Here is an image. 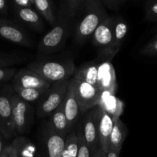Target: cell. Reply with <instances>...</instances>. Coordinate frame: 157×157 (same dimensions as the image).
Returning a JSON list of instances; mask_svg holds the SVG:
<instances>
[{"label": "cell", "mask_w": 157, "mask_h": 157, "mask_svg": "<svg viewBox=\"0 0 157 157\" xmlns=\"http://www.w3.org/2000/svg\"><path fill=\"white\" fill-rule=\"evenodd\" d=\"M12 121L16 134H24L31 121V109L29 102L22 99L17 94L12 95Z\"/></svg>", "instance_id": "obj_7"}, {"label": "cell", "mask_w": 157, "mask_h": 157, "mask_svg": "<svg viewBox=\"0 0 157 157\" xmlns=\"http://www.w3.org/2000/svg\"><path fill=\"white\" fill-rule=\"evenodd\" d=\"M71 82L80 107V111L89 110L99 105L102 90L84 81L72 77Z\"/></svg>", "instance_id": "obj_5"}, {"label": "cell", "mask_w": 157, "mask_h": 157, "mask_svg": "<svg viewBox=\"0 0 157 157\" xmlns=\"http://www.w3.org/2000/svg\"><path fill=\"white\" fill-rule=\"evenodd\" d=\"M0 37L14 44L32 47V41L29 34L17 23L0 17Z\"/></svg>", "instance_id": "obj_8"}, {"label": "cell", "mask_w": 157, "mask_h": 157, "mask_svg": "<svg viewBox=\"0 0 157 157\" xmlns=\"http://www.w3.org/2000/svg\"><path fill=\"white\" fill-rule=\"evenodd\" d=\"M154 38H157V32H156V34H155V37H154Z\"/></svg>", "instance_id": "obj_38"}, {"label": "cell", "mask_w": 157, "mask_h": 157, "mask_svg": "<svg viewBox=\"0 0 157 157\" xmlns=\"http://www.w3.org/2000/svg\"><path fill=\"white\" fill-rule=\"evenodd\" d=\"M23 140L24 138H17L12 144L5 147L1 157H19L20 149Z\"/></svg>", "instance_id": "obj_25"}, {"label": "cell", "mask_w": 157, "mask_h": 157, "mask_svg": "<svg viewBox=\"0 0 157 157\" xmlns=\"http://www.w3.org/2000/svg\"><path fill=\"white\" fill-rule=\"evenodd\" d=\"M4 144H3V140L2 137V135L0 134V157L2 156V153L3 149H4Z\"/></svg>", "instance_id": "obj_37"}, {"label": "cell", "mask_w": 157, "mask_h": 157, "mask_svg": "<svg viewBox=\"0 0 157 157\" xmlns=\"http://www.w3.org/2000/svg\"><path fill=\"white\" fill-rule=\"evenodd\" d=\"M121 150L122 149H118V150L109 149L106 153V157H119Z\"/></svg>", "instance_id": "obj_34"}, {"label": "cell", "mask_w": 157, "mask_h": 157, "mask_svg": "<svg viewBox=\"0 0 157 157\" xmlns=\"http://www.w3.org/2000/svg\"><path fill=\"white\" fill-rule=\"evenodd\" d=\"M62 107L66 119L69 123V128L70 130H72V127L76 123L78 115L81 111H80L79 104H78V100L75 96L73 86H72L70 79H69V84H68L66 95L62 101Z\"/></svg>", "instance_id": "obj_14"}, {"label": "cell", "mask_w": 157, "mask_h": 157, "mask_svg": "<svg viewBox=\"0 0 157 157\" xmlns=\"http://www.w3.org/2000/svg\"><path fill=\"white\" fill-rule=\"evenodd\" d=\"M51 84L38 74L28 67L17 71L12 78V87L48 89Z\"/></svg>", "instance_id": "obj_11"}, {"label": "cell", "mask_w": 157, "mask_h": 157, "mask_svg": "<svg viewBox=\"0 0 157 157\" xmlns=\"http://www.w3.org/2000/svg\"><path fill=\"white\" fill-rule=\"evenodd\" d=\"M17 70L15 67H0V84L7 82L13 78Z\"/></svg>", "instance_id": "obj_30"}, {"label": "cell", "mask_w": 157, "mask_h": 157, "mask_svg": "<svg viewBox=\"0 0 157 157\" xmlns=\"http://www.w3.org/2000/svg\"><path fill=\"white\" fill-rule=\"evenodd\" d=\"M49 122L51 123L54 130L59 134L67 136L69 132L71 131L63 110L62 103L51 113Z\"/></svg>", "instance_id": "obj_21"}, {"label": "cell", "mask_w": 157, "mask_h": 157, "mask_svg": "<svg viewBox=\"0 0 157 157\" xmlns=\"http://www.w3.org/2000/svg\"><path fill=\"white\" fill-rule=\"evenodd\" d=\"M99 61H93L84 64L74 72V78L84 81L95 87H99L98 80Z\"/></svg>", "instance_id": "obj_19"}, {"label": "cell", "mask_w": 157, "mask_h": 157, "mask_svg": "<svg viewBox=\"0 0 157 157\" xmlns=\"http://www.w3.org/2000/svg\"><path fill=\"white\" fill-rule=\"evenodd\" d=\"M17 18L21 22L34 30L40 31L43 29V21L39 13L31 7H18L15 9Z\"/></svg>", "instance_id": "obj_18"}, {"label": "cell", "mask_w": 157, "mask_h": 157, "mask_svg": "<svg viewBox=\"0 0 157 157\" xmlns=\"http://www.w3.org/2000/svg\"><path fill=\"white\" fill-rule=\"evenodd\" d=\"M77 134H78V150L77 157H91L92 153H91L90 150H89V147H88L87 144L85 140L82 130H78Z\"/></svg>", "instance_id": "obj_26"}, {"label": "cell", "mask_w": 157, "mask_h": 157, "mask_svg": "<svg viewBox=\"0 0 157 157\" xmlns=\"http://www.w3.org/2000/svg\"><path fill=\"white\" fill-rule=\"evenodd\" d=\"M101 107L99 105L91 108L85 119L82 132L85 140L90 150L91 153H93L98 148L99 145V124Z\"/></svg>", "instance_id": "obj_9"}, {"label": "cell", "mask_w": 157, "mask_h": 157, "mask_svg": "<svg viewBox=\"0 0 157 157\" xmlns=\"http://www.w3.org/2000/svg\"><path fill=\"white\" fill-rule=\"evenodd\" d=\"M69 79L53 83L42 95L37 107L38 117L50 116L51 113L62 103Z\"/></svg>", "instance_id": "obj_3"}, {"label": "cell", "mask_w": 157, "mask_h": 157, "mask_svg": "<svg viewBox=\"0 0 157 157\" xmlns=\"http://www.w3.org/2000/svg\"><path fill=\"white\" fill-rule=\"evenodd\" d=\"M67 10L69 16L74 17L81 9L84 0H66Z\"/></svg>", "instance_id": "obj_31"}, {"label": "cell", "mask_w": 157, "mask_h": 157, "mask_svg": "<svg viewBox=\"0 0 157 157\" xmlns=\"http://www.w3.org/2000/svg\"><path fill=\"white\" fill-rule=\"evenodd\" d=\"M12 95L9 87L0 90V134L6 139L16 134L12 121Z\"/></svg>", "instance_id": "obj_6"}, {"label": "cell", "mask_w": 157, "mask_h": 157, "mask_svg": "<svg viewBox=\"0 0 157 157\" xmlns=\"http://www.w3.org/2000/svg\"><path fill=\"white\" fill-rule=\"evenodd\" d=\"M146 19L157 21V0L149 1L146 6Z\"/></svg>", "instance_id": "obj_28"}, {"label": "cell", "mask_w": 157, "mask_h": 157, "mask_svg": "<svg viewBox=\"0 0 157 157\" xmlns=\"http://www.w3.org/2000/svg\"><path fill=\"white\" fill-rule=\"evenodd\" d=\"M19 157H24V156H22V155H20V153H19Z\"/></svg>", "instance_id": "obj_41"}, {"label": "cell", "mask_w": 157, "mask_h": 157, "mask_svg": "<svg viewBox=\"0 0 157 157\" xmlns=\"http://www.w3.org/2000/svg\"><path fill=\"white\" fill-rule=\"evenodd\" d=\"M8 10V5L6 0H0V14H6Z\"/></svg>", "instance_id": "obj_35"}, {"label": "cell", "mask_w": 157, "mask_h": 157, "mask_svg": "<svg viewBox=\"0 0 157 157\" xmlns=\"http://www.w3.org/2000/svg\"><path fill=\"white\" fill-rule=\"evenodd\" d=\"M21 61H22V58L15 55L0 53V67H9V66L18 64Z\"/></svg>", "instance_id": "obj_27"}, {"label": "cell", "mask_w": 157, "mask_h": 157, "mask_svg": "<svg viewBox=\"0 0 157 157\" xmlns=\"http://www.w3.org/2000/svg\"><path fill=\"white\" fill-rule=\"evenodd\" d=\"M78 150V137L75 131H70L66 136V144L62 157H77Z\"/></svg>", "instance_id": "obj_24"}, {"label": "cell", "mask_w": 157, "mask_h": 157, "mask_svg": "<svg viewBox=\"0 0 157 157\" xmlns=\"http://www.w3.org/2000/svg\"><path fill=\"white\" fill-rule=\"evenodd\" d=\"M52 26V29L42 37L38 44L39 53L50 54L58 50L66 40L68 32L67 20L59 16Z\"/></svg>", "instance_id": "obj_4"}, {"label": "cell", "mask_w": 157, "mask_h": 157, "mask_svg": "<svg viewBox=\"0 0 157 157\" xmlns=\"http://www.w3.org/2000/svg\"><path fill=\"white\" fill-rule=\"evenodd\" d=\"M104 6L110 9H117L126 0H101Z\"/></svg>", "instance_id": "obj_32"}, {"label": "cell", "mask_w": 157, "mask_h": 157, "mask_svg": "<svg viewBox=\"0 0 157 157\" xmlns=\"http://www.w3.org/2000/svg\"><path fill=\"white\" fill-rule=\"evenodd\" d=\"M99 106L115 121L123 113L124 104L123 101L115 96V94L108 90H103L101 93Z\"/></svg>", "instance_id": "obj_15"}, {"label": "cell", "mask_w": 157, "mask_h": 157, "mask_svg": "<svg viewBox=\"0 0 157 157\" xmlns=\"http://www.w3.org/2000/svg\"><path fill=\"white\" fill-rule=\"evenodd\" d=\"M81 9L83 15L75 29V39L78 43L89 39L99 25L108 16L101 0H84Z\"/></svg>", "instance_id": "obj_1"}, {"label": "cell", "mask_w": 157, "mask_h": 157, "mask_svg": "<svg viewBox=\"0 0 157 157\" xmlns=\"http://www.w3.org/2000/svg\"><path fill=\"white\" fill-rule=\"evenodd\" d=\"M115 120L101 108L99 124V145L105 153L109 150V138Z\"/></svg>", "instance_id": "obj_17"}, {"label": "cell", "mask_w": 157, "mask_h": 157, "mask_svg": "<svg viewBox=\"0 0 157 157\" xmlns=\"http://www.w3.org/2000/svg\"><path fill=\"white\" fill-rule=\"evenodd\" d=\"M26 67L36 72L50 84L69 80L73 76L75 64L67 61H35Z\"/></svg>", "instance_id": "obj_2"}, {"label": "cell", "mask_w": 157, "mask_h": 157, "mask_svg": "<svg viewBox=\"0 0 157 157\" xmlns=\"http://www.w3.org/2000/svg\"><path fill=\"white\" fill-rule=\"evenodd\" d=\"M139 53L146 56H157V38H153L142 48L139 50Z\"/></svg>", "instance_id": "obj_29"}, {"label": "cell", "mask_w": 157, "mask_h": 157, "mask_svg": "<svg viewBox=\"0 0 157 157\" xmlns=\"http://www.w3.org/2000/svg\"><path fill=\"white\" fill-rule=\"evenodd\" d=\"M128 30H129L128 25L123 17H114L113 29H112V33H113L112 44L108 55L109 58H113L120 50L124 42L125 38L128 33Z\"/></svg>", "instance_id": "obj_16"}, {"label": "cell", "mask_w": 157, "mask_h": 157, "mask_svg": "<svg viewBox=\"0 0 157 157\" xmlns=\"http://www.w3.org/2000/svg\"><path fill=\"white\" fill-rule=\"evenodd\" d=\"M36 157H42V156H41V155L38 154V155H37V156H36Z\"/></svg>", "instance_id": "obj_40"}, {"label": "cell", "mask_w": 157, "mask_h": 157, "mask_svg": "<svg viewBox=\"0 0 157 157\" xmlns=\"http://www.w3.org/2000/svg\"><path fill=\"white\" fill-rule=\"evenodd\" d=\"M113 22L114 17L108 15L99 25L92 35L94 44L96 47L99 48L102 50V54L106 57H109L108 55L112 44Z\"/></svg>", "instance_id": "obj_10"}, {"label": "cell", "mask_w": 157, "mask_h": 157, "mask_svg": "<svg viewBox=\"0 0 157 157\" xmlns=\"http://www.w3.org/2000/svg\"><path fill=\"white\" fill-rule=\"evenodd\" d=\"M33 5L35 6L38 13L49 25H53L55 24L56 18L54 15L50 0H34Z\"/></svg>", "instance_id": "obj_22"}, {"label": "cell", "mask_w": 157, "mask_h": 157, "mask_svg": "<svg viewBox=\"0 0 157 157\" xmlns=\"http://www.w3.org/2000/svg\"><path fill=\"white\" fill-rule=\"evenodd\" d=\"M30 1H31V2L32 3V5H33V3H34V0H30Z\"/></svg>", "instance_id": "obj_39"}, {"label": "cell", "mask_w": 157, "mask_h": 157, "mask_svg": "<svg viewBox=\"0 0 157 157\" xmlns=\"http://www.w3.org/2000/svg\"><path fill=\"white\" fill-rule=\"evenodd\" d=\"M14 2L18 7H31L32 5L30 0H14Z\"/></svg>", "instance_id": "obj_33"}, {"label": "cell", "mask_w": 157, "mask_h": 157, "mask_svg": "<svg viewBox=\"0 0 157 157\" xmlns=\"http://www.w3.org/2000/svg\"><path fill=\"white\" fill-rule=\"evenodd\" d=\"M66 140V136L57 133L49 121L44 131V143L47 156L62 157Z\"/></svg>", "instance_id": "obj_12"}, {"label": "cell", "mask_w": 157, "mask_h": 157, "mask_svg": "<svg viewBox=\"0 0 157 157\" xmlns=\"http://www.w3.org/2000/svg\"><path fill=\"white\" fill-rule=\"evenodd\" d=\"M12 88L15 94H17L22 99L29 103L34 102V101L40 99L42 95L47 90V89L26 88V87H12Z\"/></svg>", "instance_id": "obj_23"}, {"label": "cell", "mask_w": 157, "mask_h": 157, "mask_svg": "<svg viewBox=\"0 0 157 157\" xmlns=\"http://www.w3.org/2000/svg\"><path fill=\"white\" fill-rule=\"evenodd\" d=\"M110 59L112 58L106 57V59H103L102 61H99V87L102 91L108 90L115 94V88H116L115 73Z\"/></svg>", "instance_id": "obj_13"}, {"label": "cell", "mask_w": 157, "mask_h": 157, "mask_svg": "<svg viewBox=\"0 0 157 157\" xmlns=\"http://www.w3.org/2000/svg\"><path fill=\"white\" fill-rule=\"evenodd\" d=\"M128 134V130L124 123L119 118L115 121L109 138V149H122Z\"/></svg>", "instance_id": "obj_20"}, {"label": "cell", "mask_w": 157, "mask_h": 157, "mask_svg": "<svg viewBox=\"0 0 157 157\" xmlns=\"http://www.w3.org/2000/svg\"><path fill=\"white\" fill-rule=\"evenodd\" d=\"M91 157H106V153L103 152L100 148H98L92 153Z\"/></svg>", "instance_id": "obj_36"}, {"label": "cell", "mask_w": 157, "mask_h": 157, "mask_svg": "<svg viewBox=\"0 0 157 157\" xmlns=\"http://www.w3.org/2000/svg\"><path fill=\"white\" fill-rule=\"evenodd\" d=\"M147 1L148 2H149V1H153V0H147Z\"/></svg>", "instance_id": "obj_42"}]
</instances>
